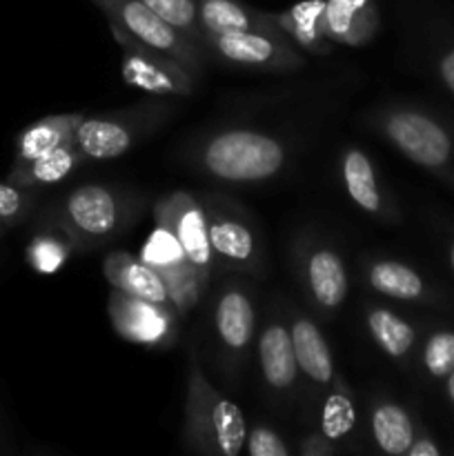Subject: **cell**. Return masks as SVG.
<instances>
[{"label":"cell","instance_id":"cell-1","mask_svg":"<svg viewBox=\"0 0 454 456\" xmlns=\"http://www.w3.org/2000/svg\"><path fill=\"white\" fill-rule=\"evenodd\" d=\"M200 174L225 185H263L285 172L289 147L276 134L254 127H223L190 151Z\"/></svg>","mask_w":454,"mask_h":456},{"label":"cell","instance_id":"cell-2","mask_svg":"<svg viewBox=\"0 0 454 456\" xmlns=\"http://www.w3.org/2000/svg\"><path fill=\"white\" fill-rule=\"evenodd\" d=\"M247 439V419L234 401L209 383L196 352L187 359L182 445L194 454L239 456Z\"/></svg>","mask_w":454,"mask_h":456},{"label":"cell","instance_id":"cell-3","mask_svg":"<svg viewBox=\"0 0 454 456\" xmlns=\"http://www.w3.org/2000/svg\"><path fill=\"white\" fill-rule=\"evenodd\" d=\"M138 200L125 187L89 183L67 191L52 212V227L61 230L74 252H92L132 225Z\"/></svg>","mask_w":454,"mask_h":456},{"label":"cell","instance_id":"cell-4","mask_svg":"<svg viewBox=\"0 0 454 456\" xmlns=\"http://www.w3.org/2000/svg\"><path fill=\"white\" fill-rule=\"evenodd\" d=\"M368 123L403 159L454 185V136L436 116L412 105H385Z\"/></svg>","mask_w":454,"mask_h":456},{"label":"cell","instance_id":"cell-5","mask_svg":"<svg viewBox=\"0 0 454 456\" xmlns=\"http://www.w3.org/2000/svg\"><path fill=\"white\" fill-rule=\"evenodd\" d=\"M199 199L207 214V234L216 270L247 276L265 274V245L252 214L221 191H203Z\"/></svg>","mask_w":454,"mask_h":456},{"label":"cell","instance_id":"cell-6","mask_svg":"<svg viewBox=\"0 0 454 456\" xmlns=\"http://www.w3.org/2000/svg\"><path fill=\"white\" fill-rule=\"evenodd\" d=\"M172 114L174 102L156 96L107 114L85 116L74 141L87 160H114L129 154L142 138L163 127Z\"/></svg>","mask_w":454,"mask_h":456},{"label":"cell","instance_id":"cell-7","mask_svg":"<svg viewBox=\"0 0 454 456\" xmlns=\"http://www.w3.org/2000/svg\"><path fill=\"white\" fill-rule=\"evenodd\" d=\"M292 265L303 294L320 316H334L350 294V272L338 248L319 236L294 243Z\"/></svg>","mask_w":454,"mask_h":456},{"label":"cell","instance_id":"cell-8","mask_svg":"<svg viewBox=\"0 0 454 456\" xmlns=\"http://www.w3.org/2000/svg\"><path fill=\"white\" fill-rule=\"evenodd\" d=\"M107 16L109 25L120 27L141 43L167 53L187 71L200 78L207 65V52L174 29L158 13L151 12L142 0H92Z\"/></svg>","mask_w":454,"mask_h":456},{"label":"cell","instance_id":"cell-9","mask_svg":"<svg viewBox=\"0 0 454 456\" xmlns=\"http://www.w3.org/2000/svg\"><path fill=\"white\" fill-rule=\"evenodd\" d=\"M212 334L225 377L234 379L256 337L254 294L240 281H223L212 305Z\"/></svg>","mask_w":454,"mask_h":456},{"label":"cell","instance_id":"cell-10","mask_svg":"<svg viewBox=\"0 0 454 456\" xmlns=\"http://www.w3.org/2000/svg\"><path fill=\"white\" fill-rule=\"evenodd\" d=\"M111 27V36L118 43L120 52V76L125 85L160 98H190L196 92V78L181 62L169 58L167 53L141 43L120 27Z\"/></svg>","mask_w":454,"mask_h":456},{"label":"cell","instance_id":"cell-11","mask_svg":"<svg viewBox=\"0 0 454 456\" xmlns=\"http://www.w3.org/2000/svg\"><path fill=\"white\" fill-rule=\"evenodd\" d=\"M207 56L230 67L270 74H288L305 67V56L285 34L279 31H239V34L207 36Z\"/></svg>","mask_w":454,"mask_h":456},{"label":"cell","instance_id":"cell-12","mask_svg":"<svg viewBox=\"0 0 454 456\" xmlns=\"http://www.w3.org/2000/svg\"><path fill=\"white\" fill-rule=\"evenodd\" d=\"M151 212H154L156 225L167 230L178 240L182 252L194 265L196 274L209 288V281L216 272V263H214L212 245H209L207 214H205L199 196L187 190L167 191L156 200Z\"/></svg>","mask_w":454,"mask_h":456},{"label":"cell","instance_id":"cell-13","mask_svg":"<svg viewBox=\"0 0 454 456\" xmlns=\"http://www.w3.org/2000/svg\"><path fill=\"white\" fill-rule=\"evenodd\" d=\"M107 314L114 332L134 346L167 350L178 341V312L169 303H154L111 289Z\"/></svg>","mask_w":454,"mask_h":456},{"label":"cell","instance_id":"cell-14","mask_svg":"<svg viewBox=\"0 0 454 456\" xmlns=\"http://www.w3.org/2000/svg\"><path fill=\"white\" fill-rule=\"evenodd\" d=\"M138 256L160 276L167 289L169 303L178 312V316H187L199 305L207 285L200 281L187 254L167 230L156 225L142 243Z\"/></svg>","mask_w":454,"mask_h":456},{"label":"cell","instance_id":"cell-15","mask_svg":"<svg viewBox=\"0 0 454 456\" xmlns=\"http://www.w3.org/2000/svg\"><path fill=\"white\" fill-rule=\"evenodd\" d=\"M338 174H341V183L347 199L361 212L372 216L374 221L383 223V225H399V208H396L394 199L378 178L372 159L361 147H343L341 160H338Z\"/></svg>","mask_w":454,"mask_h":456},{"label":"cell","instance_id":"cell-16","mask_svg":"<svg viewBox=\"0 0 454 456\" xmlns=\"http://www.w3.org/2000/svg\"><path fill=\"white\" fill-rule=\"evenodd\" d=\"M258 370L267 392L276 399H289L296 392L301 372L294 354L292 332L285 316L272 314L258 334Z\"/></svg>","mask_w":454,"mask_h":456},{"label":"cell","instance_id":"cell-17","mask_svg":"<svg viewBox=\"0 0 454 456\" xmlns=\"http://www.w3.org/2000/svg\"><path fill=\"white\" fill-rule=\"evenodd\" d=\"M288 323L289 332H292L298 372H301V377L305 379V383L314 395L323 396L338 374L332 347H329L319 323L312 316H307L305 312L289 310Z\"/></svg>","mask_w":454,"mask_h":456},{"label":"cell","instance_id":"cell-18","mask_svg":"<svg viewBox=\"0 0 454 456\" xmlns=\"http://www.w3.org/2000/svg\"><path fill=\"white\" fill-rule=\"evenodd\" d=\"M363 281L372 292L401 303L414 305H434L439 297L427 283L426 276L418 274L412 265L387 256H369L361 263Z\"/></svg>","mask_w":454,"mask_h":456},{"label":"cell","instance_id":"cell-19","mask_svg":"<svg viewBox=\"0 0 454 456\" xmlns=\"http://www.w3.org/2000/svg\"><path fill=\"white\" fill-rule=\"evenodd\" d=\"M381 29V13L374 0H325L320 31L332 45L365 47Z\"/></svg>","mask_w":454,"mask_h":456},{"label":"cell","instance_id":"cell-20","mask_svg":"<svg viewBox=\"0 0 454 456\" xmlns=\"http://www.w3.org/2000/svg\"><path fill=\"white\" fill-rule=\"evenodd\" d=\"M199 22L203 38L239 34V31H283L276 25L274 12H261L243 0H199Z\"/></svg>","mask_w":454,"mask_h":456},{"label":"cell","instance_id":"cell-21","mask_svg":"<svg viewBox=\"0 0 454 456\" xmlns=\"http://www.w3.org/2000/svg\"><path fill=\"white\" fill-rule=\"evenodd\" d=\"M85 160L87 159H85L80 147L71 138V141L58 145L56 150L38 156V159L25 160V163H13L7 183L22 187V190H45V187H52L56 183L65 181L67 176H71Z\"/></svg>","mask_w":454,"mask_h":456},{"label":"cell","instance_id":"cell-22","mask_svg":"<svg viewBox=\"0 0 454 456\" xmlns=\"http://www.w3.org/2000/svg\"><path fill=\"white\" fill-rule=\"evenodd\" d=\"M102 276L111 285V289H120L125 294L154 303H169L165 283L141 256H134L123 249L109 252L102 261Z\"/></svg>","mask_w":454,"mask_h":456},{"label":"cell","instance_id":"cell-23","mask_svg":"<svg viewBox=\"0 0 454 456\" xmlns=\"http://www.w3.org/2000/svg\"><path fill=\"white\" fill-rule=\"evenodd\" d=\"M363 321L374 346L387 359H392L394 363H408L414 346H417V328L408 319L396 314L390 307L368 303L363 310Z\"/></svg>","mask_w":454,"mask_h":456},{"label":"cell","instance_id":"cell-24","mask_svg":"<svg viewBox=\"0 0 454 456\" xmlns=\"http://www.w3.org/2000/svg\"><path fill=\"white\" fill-rule=\"evenodd\" d=\"M369 432L383 454L403 456L417 435V423L399 401L381 399L369 410Z\"/></svg>","mask_w":454,"mask_h":456},{"label":"cell","instance_id":"cell-25","mask_svg":"<svg viewBox=\"0 0 454 456\" xmlns=\"http://www.w3.org/2000/svg\"><path fill=\"white\" fill-rule=\"evenodd\" d=\"M85 114H53L43 116L29 127L22 129L16 136V145H13V163H25V160L38 159V156L47 154V151L56 150L62 142L71 141L83 123Z\"/></svg>","mask_w":454,"mask_h":456},{"label":"cell","instance_id":"cell-26","mask_svg":"<svg viewBox=\"0 0 454 456\" xmlns=\"http://www.w3.org/2000/svg\"><path fill=\"white\" fill-rule=\"evenodd\" d=\"M323 9L325 0H303L285 12H274L276 25L298 49L314 56H328L332 53L334 45L320 31Z\"/></svg>","mask_w":454,"mask_h":456},{"label":"cell","instance_id":"cell-27","mask_svg":"<svg viewBox=\"0 0 454 456\" xmlns=\"http://www.w3.org/2000/svg\"><path fill=\"white\" fill-rule=\"evenodd\" d=\"M320 414H319V432H323L329 441L341 444L356 430V399L352 387L343 381L341 374L332 381V386L320 396Z\"/></svg>","mask_w":454,"mask_h":456},{"label":"cell","instance_id":"cell-28","mask_svg":"<svg viewBox=\"0 0 454 456\" xmlns=\"http://www.w3.org/2000/svg\"><path fill=\"white\" fill-rule=\"evenodd\" d=\"M71 252H74L71 240L61 230L52 227V230L38 232V234L31 236L29 245L25 249V258L27 265L36 274L52 276L67 265Z\"/></svg>","mask_w":454,"mask_h":456},{"label":"cell","instance_id":"cell-29","mask_svg":"<svg viewBox=\"0 0 454 456\" xmlns=\"http://www.w3.org/2000/svg\"><path fill=\"white\" fill-rule=\"evenodd\" d=\"M154 13H158L167 25L181 31L185 38L205 49L203 29L199 22V0H142ZM207 52V49H205Z\"/></svg>","mask_w":454,"mask_h":456},{"label":"cell","instance_id":"cell-30","mask_svg":"<svg viewBox=\"0 0 454 456\" xmlns=\"http://www.w3.org/2000/svg\"><path fill=\"white\" fill-rule=\"evenodd\" d=\"M423 370L432 379H445L454 370V330L439 328L426 338L421 352Z\"/></svg>","mask_w":454,"mask_h":456},{"label":"cell","instance_id":"cell-31","mask_svg":"<svg viewBox=\"0 0 454 456\" xmlns=\"http://www.w3.org/2000/svg\"><path fill=\"white\" fill-rule=\"evenodd\" d=\"M36 208V191L0 183V236L20 225Z\"/></svg>","mask_w":454,"mask_h":456},{"label":"cell","instance_id":"cell-32","mask_svg":"<svg viewBox=\"0 0 454 456\" xmlns=\"http://www.w3.org/2000/svg\"><path fill=\"white\" fill-rule=\"evenodd\" d=\"M245 450L249 456H289L292 448L285 444L283 436L272 428L258 426L247 428V439H245Z\"/></svg>","mask_w":454,"mask_h":456},{"label":"cell","instance_id":"cell-33","mask_svg":"<svg viewBox=\"0 0 454 456\" xmlns=\"http://www.w3.org/2000/svg\"><path fill=\"white\" fill-rule=\"evenodd\" d=\"M334 452H338V445L323 432H310L298 441V454L303 456H332Z\"/></svg>","mask_w":454,"mask_h":456},{"label":"cell","instance_id":"cell-34","mask_svg":"<svg viewBox=\"0 0 454 456\" xmlns=\"http://www.w3.org/2000/svg\"><path fill=\"white\" fill-rule=\"evenodd\" d=\"M405 456H441V448L430 432L417 428V435H414L412 445H409Z\"/></svg>","mask_w":454,"mask_h":456},{"label":"cell","instance_id":"cell-35","mask_svg":"<svg viewBox=\"0 0 454 456\" xmlns=\"http://www.w3.org/2000/svg\"><path fill=\"white\" fill-rule=\"evenodd\" d=\"M436 74H439L441 83L454 96V45L445 47L436 58Z\"/></svg>","mask_w":454,"mask_h":456},{"label":"cell","instance_id":"cell-36","mask_svg":"<svg viewBox=\"0 0 454 456\" xmlns=\"http://www.w3.org/2000/svg\"><path fill=\"white\" fill-rule=\"evenodd\" d=\"M445 395H448L450 403L454 405V370L445 377Z\"/></svg>","mask_w":454,"mask_h":456},{"label":"cell","instance_id":"cell-37","mask_svg":"<svg viewBox=\"0 0 454 456\" xmlns=\"http://www.w3.org/2000/svg\"><path fill=\"white\" fill-rule=\"evenodd\" d=\"M448 258H450V270H452V274H454V239H452V243H450Z\"/></svg>","mask_w":454,"mask_h":456}]
</instances>
